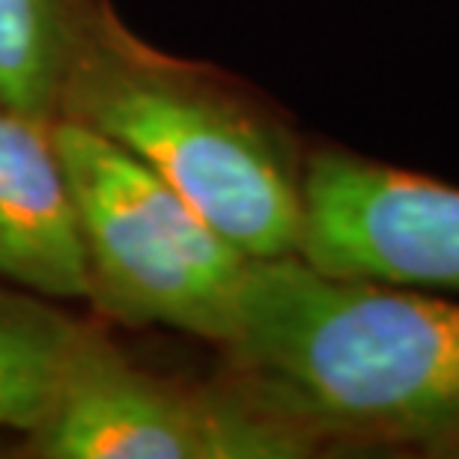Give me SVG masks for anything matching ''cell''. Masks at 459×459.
<instances>
[{
  "mask_svg": "<svg viewBox=\"0 0 459 459\" xmlns=\"http://www.w3.org/2000/svg\"><path fill=\"white\" fill-rule=\"evenodd\" d=\"M227 376L319 454L459 456V299L251 260Z\"/></svg>",
  "mask_w": 459,
  "mask_h": 459,
  "instance_id": "cell-1",
  "label": "cell"
},
{
  "mask_svg": "<svg viewBox=\"0 0 459 459\" xmlns=\"http://www.w3.org/2000/svg\"><path fill=\"white\" fill-rule=\"evenodd\" d=\"M57 119L123 146L251 260L299 251L301 161L212 69L155 51L111 0H75Z\"/></svg>",
  "mask_w": 459,
  "mask_h": 459,
  "instance_id": "cell-2",
  "label": "cell"
},
{
  "mask_svg": "<svg viewBox=\"0 0 459 459\" xmlns=\"http://www.w3.org/2000/svg\"><path fill=\"white\" fill-rule=\"evenodd\" d=\"M54 134L87 251V299L99 314L221 346L251 256L123 146L69 119H54Z\"/></svg>",
  "mask_w": 459,
  "mask_h": 459,
  "instance_id": "cell-3",
  "label": "cell"
},
{
  "mask_svg": "<svg viewBox=\"0 0 459 459\" xmlns=\"http://www.w3.org/2000/svg\"><path fill=\"white\" fill-rule=\"evenodd\" d=\"M42 459H299L316 451L233 376H161L84 328L30 433Z\"/></svg>",
  "mask_w": 459,
  "mask_h": 459,
  "instance_id": "cell-4",
  "label": "cell"
},
{
  "mask_svg": "<svg viewBox=\"0 0 459 459\" xmlns=\"http://www.w3.org/2000/svg\"><path fill=\"white\" fill-rule=\"evenodd\" d=\"M296 254L337 278L459 296V188L319 150L301 161Z\"/></svg>",
  "mask_w": 459,
  "mask_h": 459,
  "instance_id": "cell-5",
  "label": "cell"
},
{
  "mask_svg": "<svg viewBox=\"0 0 459 459\" xmlns=\"http://www.w3.org/2000/svg\"><path fill=\"white\" fill-rule=\"evenodd\" d=\"M0 283L51 301L90 296L87 251L54 119L0 99Z\"/></svg>",
  "mask_w": 459,
  "mask_h": 459,
  "instance_id": "cell-6",
  "label": "cell"
},
{
  "mask_svg": "<svg viewBox=\"0 0 459 459\" xmlns=\"http://www.w3.org/2000/svg\"><path fill=\"white\" fill-rule=\"evenodd\" d=\"M84 328L51 299L0 283V429L39 424Z\"/></svg>",
  "mask_w": 459,
  "mask_h": 459,
  "instance_id": "cell-7",
  "label": "cell"
},
{
  "mask_svg": "<svg viewBox=\"0 0 459 459\" xmlns=\"http://www.w3.org/2000/svg\"><path fill=\"white\" fill-rule=\"evenodd\" d=\"M75 0H0V99L57 119Z\"/></svg>",
  "mask_w": 459,
  "mask_h": 459,
  "instance_id": "cell-8",
  "label": "cell"
}]
</instances>
